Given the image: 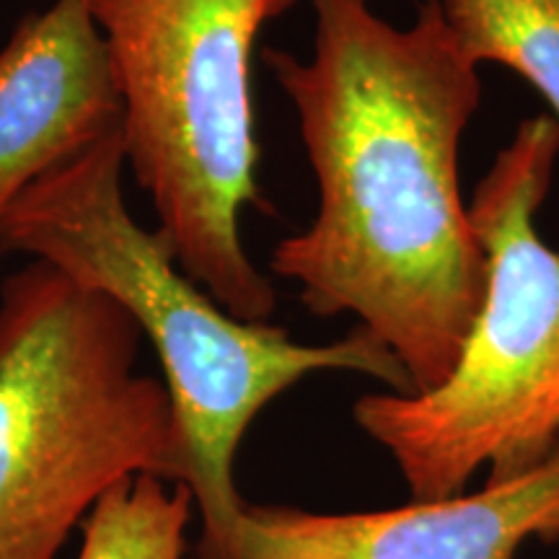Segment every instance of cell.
<instances>
[{
  "mask_svg": "<svg viewBox=\"0 0 559 559\" xmlns=\"http://www.w3.org/2000/svg\"><path fill=\"white\" fill-rule=\"evenodd\" d=\"M122 99L91 0H52L0 50V221L45 174L120 130Z\"/></svg>",
  "mask_w": 559,
  "mask_h": 559,
  "instance_id": "obj_7",
  "label": "cell"
},
{
  "mask_svg": "<svg viewBox=\"0 0 559 559\" xmlns=\"http://www.w3.org/2000/svg\"><path fill=\"white\" fill-rule=\"evenodd\" d=\"M296 0H91L122 99L132 177L179 267L243 321H267L275 288L241 241L260 202L251 50Z\"/></svg>",
  "mask_w": 559,
  "mask_h": 559,
  "instance_id": "obj_5",
  "label": "cell"
},
{
  "mask_svg": "<svg viewBox=\"0 0 559 559\" xmlns=\"http://www.w3.org/2000/svg\"><path fill=\"white\" fill-rule=\"evenodd\" d=\"M115 300L50 264L0 285V559H55L117 481L185 485L164 381Z\"/></svg>",
  "mask_w": 559,
  "mask_h": 559,
  "instance_id": "obj_3",
  "label": "cell"
},
{
  "mask_svg": "<svg viewBox=\"0 0 559 559\" xmlns=\"http://www.w3.org/2000/svg\"><path fill=\"white\" fill-rule=\"evenodd\" d=\"M122 132H111L21 192L0 221V254L45 262L115 300L156 349L185 459V487L200 510V559H230L247 502L234 481L241 438L272 400L306 376L349 370L409 394L394 353L366 330L304 345L283 326L243 321L179 267L156 228L124 202Z\"/></svg>",
  "mask_w": 559,
  "mask_h": 559,
  "instance_id": "obj_2",
  "label": "cell"
},
{
  "mask_svg": "<svg viewBox=\"0 0 559 559\" xmlns=\"http://www.w3.org/2000/svg\"><path fill=\"white\" fill-rule=\"evenodd\" d=\"M311 60L267 50L319 181V213L272 251L317 317L353 313L394 353L409 394L443 383L485 298V251L461 198L479 66L440 0L391 26L368 0H311Z\"/></svg>",
  "mask_w": 559,
  "mask_h": 559,
  "instance_id": "obj_1",
  "label": "cell"
},
{
  "mask_svg": "<svg viewBox=\"0 0 559 559\" xmlns=\"http://www.w3.org/2000/svg\"><path fill=\"white\" fill-rule=\"evenodd\" d=\"M559 156L555 117H528L469 202L487 277L451 376L423 394L379 391L353 417L389 453L412 500L521 477L559 451V247L536 230Z\"/></svg>",
  "mask_w": 559,
  "mask_h": 559,
  "instance_id": "obj_4",
  "label": "cell"
},
{
  "mask_svg": "<svg viewBox=\"0 0 559 559\" xmlns=\"http://www.w3.org/2000/svg\"><path fill=\"white\" fill-rule=\"evenodd\" d=\"M194 498L153 474L117 481L83 521L79 559H185Z\"/></svg>",
  "mask_w": 559,
  "mask_h": 559,
  "instance_id": "obj_9",
  "label": "cell"
},
{
  "mask_svg": "<svg viewBox=\"0 0 559 559\" xmlns=\"http://www.w3.org/2000/svg\"><path fill=\"white\" fill-rule=\"evenodd\" d=\"M464 52L523 75L559 124V0H440Z\"/></svg>",
  "mask_w": 559,
  "mask_h": 559,
  "instance_id": "obj_8",
  "label": "cell"
},
{
  "mask_svg": "<svg viewBox=\"0 0 559 559\" xmlns=\"http://www.w3.org/2000/svg\"><path fill=\"white\" fill-rule=\"evenodd\" d=\"M559 542V451L521 477L477 492L366 513L243 506L230 559H519Z\"/></svg>",
  "mask_w": 559,
  "mask_h": 559,
  "instance_id": "obj_6",
  "label": "cell"
}]
</instances>
